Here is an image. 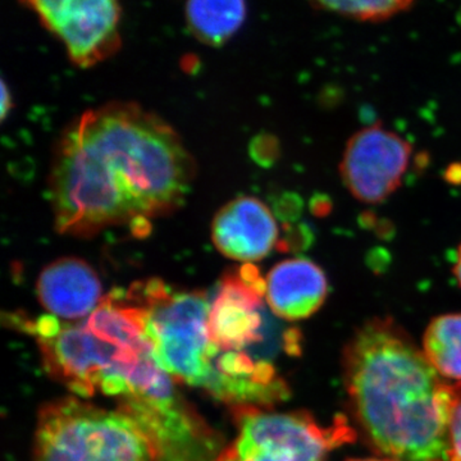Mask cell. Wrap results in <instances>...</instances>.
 I'll list each match as a JSON object with an SVG mask.
<instances>
[{"mask_svg":"<svg viewBox=\"0 0 461 461\" xmlns=\"http://www.w3.org/2000/svg\"><path fill=\"white\" fill-rule=\"evenodd\" d=\"M36 290L41 305L58 320L90 317L104 299L99 276L77 258H62L45 267Z\"/></svg>","mask_w":461,"mask_h":461,"instance_id":"4fadbf2b","label":"cell"},{"mask_svg":"<svg viewBox=\"0 0 461 461\" xmlns=\"http://www.w3.org/2000/svg\"><path fill=\"white\" fill-rule=\"evenodd\" d=\"M236 420L239 435L217 461H323L333 448L355 438L342 418L323 427L306 412L241 406L236 408Z\"/></svg>","mask_w":461,"mask_h":461,"instance_id":"8992f818","label":"cell"},{"mask_svg":"<svg viewBox=\"0 0 461 461\" xmlns=\"http://www.w3.org/2000/svg\"><path fill=\"white\" fill-rule=\"evenodd\" d=\"M444 411L447 461H461V382L446 384Z\"/></svg>","mask_w":461,"mask_h":461,"instance_id":"e0dca14e","label":"cell"},{"mask_svg":"<svg viewBox=\"0 0 461 461\" xmlns=\"http://www.w3.org/2000/svg\"><path fill=\"white\" fill-rule=\"evenodd\" d=\"M411 154V144L402 136L382 124H373L348 139L339 176L355 199L364 204H379L402 186Z\"/></svg>","mask_w":461,"mask_h":461,"instance_id":"9c48e42d","label":"cell"},{"mask_svg":"<svg viewBox=\"0 0 461 461\" xmlns=\"http://www.w3.org/2000/svg\"><path fill=\"white\" fill-rule=\"evenodd\" d=\"M278 238L275 215L253 196H242L224 205L212 226L215 248L223 256L247 264L268 256L277 247Z\"/></svg>","mask_w":461,"mask_h":461,"instance_id":"8fae6325","label":"cell"},{"mask_svg":"<svg viewBox=\"0 0 461 461\" xmlns=\"http://www.w3.org/2000/svg\"><path fill=\"white\" fill-rule=\"evenodd\" d=\"M25 321V320H23ZM41 346L42 362L51 377L84 397L107 393L122 377L131 346L141 339L114 341L96 335L85 323H62L54 315L25 321Z\"/></svg>","mask_w":461,"mask_h":461,"instance_id":"5b68a950","label":"cell"},{"mask_svg":"<svg viewBox=\"0 0 461 461\" xmlns=\"http://www.w3.org/2000/svg\"><path fill=\"white\" fill-rule=\"evenodd\" d=\"M315 7L359 21H384L411 7L414 0H311Z\"/></svg>","mask_w":461,"mask_h":461,"instance_id":"2e32d148","label":"cell"},{"mask_svg":"<svg viewBox=\"0 0 461 461\" xmlns=\"http://www.w3.org/2000/svg\"><path fill=\"white\" fill-rule=\"evenodd\" d=\"M160 368L173 379L213 393L221 351L209 338V302L202 291H172L153 278L130 288Z\"/></svg>","mask_w":461,"mask_h":461,"instance_id":"3957f363","label":"cell"},{"mask_svg":"<svg viewBox=\"0 0 461 461\" xmlns=\"http://www.w3.org/2000/svg\"><path fill=\"white\" fill-rule=\"evenodd\" d=\"M266 278L245 264L224 276L209 309V338L221 353H247L262 339Z\"/></svg>","mask_w":461,"mask_h":461,"instance_id":"30bf717a","label":"cell"},{"mask_svg":"<svg viewBox=\"0 0 461 461\" xmlns=\"http://www.w3.org/2000/svg\"><path fill=\"white\" fill-rule=\"evenodd\" d=\"M346 390L359 426L395 461H447L446 382L390 318L366 321L344 355Z\"/></svg>","mask_w":461,"mask_h":461,"instance_id":"7a4b0ae2","label":"cell"},{"mask_svg":"<svg viewBox=\"0 0 461 461\" xmlns=\"http://www.w3.org/2000/svg\"><path fill=\"white\" fill-rule=\"evenodd\" d=\"M423 353L442 378L461 382V313L439 315L430 321Z\"/></svg>","mask_w":461,"mask_h":461,"instance_id":"9a60e30c","label":"cell"},{"mask_svg":"<svg viewBox=\"0 0 461 461\" xmlns=\"http://www.w3.org/2000/svg\"><path fill=\"white\" fill-rule=\"evenodd\" d=\"M247 16L245 0H187L186 20L191 32L205 44H224Z\"/></svg>","mask_w":461,"mask_h":461,"instance_id":"5bb4252c","label":"cell"},{"mask_svg":"<svg viewBox=\"0 0 461 461\" xmlns=\"http://www.w3.org/2000/svg\"><path fill=\"white\" fill-rule=\"evenodd\" d=\"M172 377L156 368L120 397L153 448L154 461H217L213 435L178 396Z\"/></svg>","mask_w":461,"mask_h":461,"instance_id":"52a82bcc","label":"cell"},{"mask_svg":"<svg viewBox=\"0 0 461 461\" xmlns=\"http://www.w3.org/2000/svg\"><path fill=\"white\" fill-rule=\"evenodd\" d=\"M195 167L180 136L131 103L86 112L63 133L50 196L60 233L144 224L184 202Z\"/></svg>","mask_w":461,"mask_h":461,"instance_id":"6da1fadb","label":"cell"},{"mask_svg":"<svg viewBox=\"0 0 461 461\" xmlns=\"http://www.w3.org/2000/svg\"><path fill=\"white\" fill-rule=\"evenodd\" d=\"M65 45L72 62L91 67L121 45L120 0H23Z\"/></svg>","mask_w":461,"mask_h":461,"instance_id":"ba28073f","label":"cell"},{"mask_svg":"<svg viewBox=\"0 0 461 461\" xmlns=\"http://www.w3.org/2000/svg\"><path fill=\"white\" fill-rule=\"evenodd\" d=\"M453 273L461 287V244L457 247L456 254H455Z\"/></svg>","mask_w":461,"mask_h":461,"instance_id":"d6986e66","label":"cell"},{"mask_svg":"<svg viewBox=\"0 0 461 461\" xmlns=\"http://www.w3.org/2000/svg\"><path fill=\"white\" fill-rule=\"evenodd\" d=\"M3 93H2V118L5 120V115L8 114L9 109H11L12 99L11 94L7 89V85H5V81L2 84Z\"/></svg>","mask_w":461,"mask_h":461,"instance_id":"ac0fdd59","label":"cell"},{"mask_svg":"<svg viewBox=\"0 0 461 461\" xmlns=\"http://www.w3.org/2000/svg\"><path fill=\"white\" fill-rule=\"evenodd\" d=\"M32 461H154V454L126 412L67 397L41 409Z\"/></svg>","mask_w":461,"mask_h":461,"instance_id":"277c9868","label":"cell"},{"mask_svg":"<svg viewBox=\"0 0 461 461\" xmlns=\"http://www.w3.org/2000/svg\"><path fill=\"white\" fill-rule=\"evenodd\" d=\"M346 461H395L393 459H388V457H366V459H348Z\"/></svg>","mask_w":461,"mask_h":461,"instance_id":"ffe728a7","label":"cell"},{"mask_svg":"<svg viewBox=\"0 0 461 461\" xmlns=\"http://www.w3.org/2000/svg\"><path fill=\"white\" fill-rule=\"evenodd\" d=\"M327 296L326 272L306 258L282 260L267 275L264 299L272 313L282 320L311 318L323 306Z\"/></svg>","mask_w":461,"mask_h":461,"instance_id":"7c38bea8","label":"cell"}]
</instances>
